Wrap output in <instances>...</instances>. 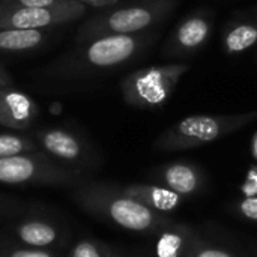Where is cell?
<instances>
[{"label":"cell","mask_w":257,"mask_h":257,"mask_svg":"<svg viewBox=\"0 0 257 257\" xmlns=\"http://www.w3.org/2000/svg\"><path fill=\"white\" fill-rule=\"evenodd\" d=\"M74 202L90 215L123 230L152 236L170 221L126 194L122 188L104 182H81L72 193Z\"/></svg>","instance_id":"1"},{"label":"cell","mask_w":257,"mask_h":257,"mask_svg":"<svg viewBox=\"0 0 257 257\" xmlns=\"http://www.w3.org/2000/svg\"><path fill=\"white\" fill-rule=\"evenodd\" d=\"M158 38L157 30L134 35H107L83 42L57 65V74L75 77L119 68L148 51Z\"/></svg>","instance_id":"2"},{"label":"cell","mask_w":257,"mask_h":257,"mask_svg":"<svg viewBox=\"0 0 257 257\" xmlns=\"http://www.w3.org/2000/svg\"><path fill=\"white\" fill-rule=\"evenodd\" d=\"M256 120L257 108L235 114L187 116L163 131L154 148L160 152H178L206 146L241 131Z\"/></svg>","instance_id":"3"},{"label":"cell","mask_w":257,"mask_h":257,"mask_svg":"<svg viewBox=\"0 0 257 257\" xmlns=\"http://www.w3.org/2000/svg\"><path fill=\"white\" fill-rule=\"evenodd\" d=\"M179 0H134L120 8L108 9L84 21L77 38L86 42L107 35H134L154 30L178 8Z\"/></svg>","instance_id":"4"},{"label":"cell","mask_w":257,"mask_h":257,"mask_svg":"<svg viewBox=\"0 0 257 257\" xmlns=\"http://www.w3.org/2000/svg\"><path fill=\"white\" fill-rule=\"evenodd\" d=\"M188 71L190 65L182 62L140 68L120 80L122 96L139 110L163 108Z\"/></svg>","instance_id":"5"},{"label":"cell","mask_w":257,"mask_h":257,"mask_svg":"<svg viewBox=\"0 0 257 257\" xmlns=\"http://www.w3.org/2000/svg\"><path fill=\"white\" fill-rule=\"evenodd\" d=\"M81 179L80 170L54 161L45 152L0 158V184L3 185H78Z\"/></svg>","instance_id":"6"},{"label":"cell","mask_w":257,"mask_h":257,"mask_svg":"<svg viewBox=\"0 0 257 257\" xmlns=\"http://www.w3.org/2000/svg\"><path fill=\"white\" fill-rule=\"evenodd\" d=\"M86 11L87 6L77 0H62L41 8L0 3V29H48L72 23Z\"/></svg>","instance_id":"7"},{"label":"cell","mask_w":257,"mask_h":257,"mask_svg":"<svg viewBox=\"0 0 257 257\" xmlns=\"http://www.w3.org/2000/svg\"><path fill=\"white\" fill-rule=\"evenodd\" d=\"M36 143L54 161L75 170L95 166V154L74 131L66 128H45L36 133Z\"/></svg>","instance_id":"8"},{"label":"cell","mask_w":257,"mask_h":257,"mask_svg":"<svg viewBox=\"0 0 257 257\" xmlns=\"http://www.w3.org/2000/svg\"><path fill=\"white\" fill-rule=\"evenodd\" d=\"M212 17L206 11H196L182 18L164 42L166 57H184L203 50L212 35Z\"/></svg>","instance_id":"9"},{"label":"cell","mask_w":257,"mask_h":257,"mask_svg":"<svg viewBox=\"0 0 257 257\" xmlns=\"http://www.w3.org/2000/svg\"><path fill=\"white\" fill-rule=\"evenodd\" d=\"M151 178L155 184H160L182 197L196 196L205 185L203 170L188 161H172L160 166L151 173Z\"/></svg>","instance_id":"10"},{"label":"cell","mask_w":257,"mask_h":257,"mask_svg":"<svg viewBox=\"0 0 257 257\" xmlns=\"http://www.w3.org/2000/svg\"><path fill=\"white\" fill-rule=\"evenodd\" d=\"M39 108L36 102L15 86L0 87V125L23 131L36 119Z\"/></svg>","instance_id":"11"},{"label":"cell","mask_w":257,"mask_h":257,"mask_svg":"<svg viewBox=\"0 0 257 257\" xmlns=\"http://www.w3.org/2000/svg\"><path fill=\"white\" fill-rule=\"evenodd\" d=\"M152 238L155 239V257H191L200 242L199 235L190 226L172 220L160 227Z\"/></svg>","instance_id":"12"},{"label":"cell","mask_w":257,"mask_h":257,"mask_svg":"<svg viewBox=\"0 0 257 257\" xmlns=\"http://www.w3.org/2000/svg\"><path fill=\"white\" fill-rule=\"evenodd\" d=\"M122 190L161 215H169L175 212L185 200V197L170 191L160 184H128L122 187Z\"/></svg>","instance_id":"13"},{"label":"cell","mask_w":257,"mask_h":257,"mask_svg":"<svg viewBox=\"0 0 257 257\" xmlns=\"http://www.w3.org/2000/svg\"><path fill=\"white\" fill-rule=\"evenodd\" d=\"M15 236L26 247L48 248L57 244L60 239V230L50 221L30 218L21 221L15 227Z\"/></svg>","instance_id":"14"},{"label":"cell","mask_w":257,"mask_h":257,"mask_svg":"<svg viewBox=\"0 0 257 257\" xmlns=\"http://www.w3.org/2000/svg\"><path fill=\"white\" fill-rule=\"evenodd\" d=\"M48 38L45 29H0V53H24L41 47Z\"/></svg>","instance_id":"15"},{"label":"cell","mask_w":257,"mask_h":257,"mask_svg":"<svg viewBox=\"0 0 257 257\" xmlns=\"http://www.w3.org/2000/svg\"><path fill=\"white\" fill-rule=\"evenodd\" d=\"M257 44V23L241 20L229 24L223 35V50L229 56L248 51Z\"/></svg>","instance_id":"16"},{"label":"cell","mask_w":257,"mask_h":257,"mask_svg":"<svg viewBox=\"0 0 257 257\" xmlns=\"http://www.w3.org/2000/svg\"><path fill=\"white\" fill-rule=\"evenodd\" d=\"M38 151L36 140L23 136V134H12V133H2L0 134V158L30 154Z\"/></svg>","instance_id":"17"},{"label":"cell","mask_w":257,"mask_h":257,"mask_svg":"<svg viewBox=\"0 0 257 257\" xmlns=\"http://www.w3.org/2000/svg\"><path fill=\"white\" fill-rule=\"evenodd\" d=\"M69 257H123L117 251H114L111 247L107 244L90 239V238H83L80 239L71 250Z\"/></svg>","instance_id":"18"},{"label":"cell","mask_w":257,"mask_h":257,"mask_svg":"<svg viewBox=\"0 0 257 257\" xmlns=\"http://www.w3.org/2000/svg\"><path fill=\"white\" fill-rule=\"evenodd\" d=\"M235 212L248 221L257 223V196H247L235 205Z\"/></svg>","instance_id":"19"},{"label":"cell","mask_w":257,"mask_h":257,"mask_svg":"<svg viewBox=\"0 0 257 257\" xmlns=\"http://www.w3.org/2000/svg\"><path fill=\"white\" fill-rule=\"evenodd\" d=\"M0 257H56L47 248H6L0 251Z\"/></svg>","instance_id":"20"},{"label":"cell","mask_w":257,"mask_h":257,"mask_svg":"<svg viewBox=\"0 0 257 257\" xmlns=\"http://www.w3.org/2000/svg\"><path fill=\"white\" fill-rule=\"evenodd\" d=\"M191 257H238L235 256L233 253H230L229 250L226 248H221V247H215V245H211V244H206L205 241L200 239V242L197 244L194 253Z\"/></svg>","instance_id":"21"},{"label":"cell","mask_w":257,"mask_h":257,"mask_svg":"<svg viewBox=\"0 0 257 257\" xmlns=\"http://www.w3.org/2000/svg\"><path fill=\"white\" fill-rule=\"evenodd\" d=\"M62 0H0L3 5H14V6H32V8H41V6H51Z\"/></svg>","instance_id":"22"},{"label":"cell","mask_w":257,"mask_h":257,"mask_svg":"<svg viewBox=\"0 0 257 257\" xmlns=\"http://www.w3.org/2000/svg\"><path fill=\"white\" fill-rule=\"evenodd\" d=\"M80 3H84L86 6H95V8H105V6H111L114 3H117L119 0H77Z\"/></svg>","instance_id":"23"},{"label":"cell","mask_w":257,"mask_h":257,"mask_svg":"<svg viewBox=\"0 0 257 257\" xmlns=\"http://www.w3.org/2000/svg\"><path fill=\"white\" fill-rule=\"evenodd\" d=\"M6 86H14V80L6 71V68L0 63V87H6Z\"/></svg>","instance_id":"24"}]
</instances>
